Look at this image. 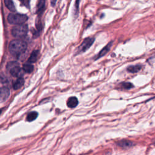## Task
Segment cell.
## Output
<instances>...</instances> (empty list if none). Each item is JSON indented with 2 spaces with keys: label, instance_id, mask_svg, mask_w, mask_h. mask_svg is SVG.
<instances>
[{
  "label": "cell",
  "instance_id": "6da1fadb",
  "mask_svg": "<svg viewBox=\"0 0 155 155\" xmlns=\"http://www.w3.org/2000/svg\"><path fill=\"white\" fill-rule=\"evenodd\" d=\"M27 43L20 40L12 41L9 44V51L10 53L15 56H18L25 53L27 49Z\"/></svg>",
  "mask_w": 155,
  "mask_h": 155
},
{
  "label": "cell",
  "instance_id": "7a4b0ae2",
  "mask_svg": "<svg viewBox=\"0 0 155 155\" xmlns=\"http://www.w3.org/2000/svg\"><path fill=\"white\" fill-rule=\"evenodd\" d=\"M7 70L10 74L14 77H22V71L19 64L17 61H11L7 63L6 66Z\"/></svg>",
  "mask_w": 155,
  "mask_h": 155
},
{
  "label": "cell",
  "instance_id": "3957f363",
  "mask_svg": "<svg viewBox=\"0 0 155 155\" xmlns=\"http://www.w3.org/2000/svg\"><path fill=\"white\" fill-rule=\"evenodd\" d=\"M28 19V17L24 14H10L9 15L7 19L11 25H22L25 23Z\"/></svg>",
  "mask_w": 155,
  "mask_h": 155
},
{
  "label": "cell",
  "instance_id": "277c9868",
  "mask_svg": "<svg viewBox=\"0 0 155 155\" xmlns=\"http://www.w3.org/2000/svg\"><path fill=\"white\" fill-rule=\"evenodd\" d=\"M28 26L26 25H18L12 29V35L15 38H22L25 37L28 32Z\"/></svg>",
  "mask_w": 155,
  "mask_h": 155
},
{
  "label": "cell",
  "instance_id": "5b68a950",
  "mask_svg": "<svg viewBox=\"0 0 155 155\" xmlns=\"http://www.w3.org/2000/svg\"><path fill=\"white\" fill-rule=\"evenodd\" d=\"M94 41V39L93 38H87L85 39L79 47V52L82 53L87 51L92 45Z\"/></svg>",
  "mask_w": 155,
  "mask_h": 155
},
{
  "label": "cell",
  "instance_id": "8992f818",
  "mask_svg": "<svg viewBox=\"0 0 155 155\" xmlns=\"http://www.w3.org/2000/svg\"><path fill=\"white\" fill-rule=\"evenodd\" d=\"M10 89L7 87L0 88V103L5 102L10 96Z\"/></svg>",
  "mask_w": 155,
  "mask_h": 155
},
{
  "label": "cell",
  "instance_id": "52a82bcc",
  "mask_svg": "<svg viewBox=\"0 0 155 155\" xmlns=\"http://www.w3.org/2000/svg\"><path fill=\"white\" fill-rule=\"evenodd\" d=\"M112 43H113V42H110V43H109L108 44H107L106 46H105V47H104V48L100 51V52L99 53V54H98V55L97 56V57L96 59H99V58L104 56L105 55H106L107 53H108V52H109L110 48H111L112 45Z\"/></svg>",
  "mask_w": 155,
  "mask_h": 155
},
{
  "label": "cell",
  "instance_id": "ba28073f",
  "mask_svg": "<svg viewBox=\"0 0 155 155\" xmlns=\"http://www.w3.org/2000/svg\"><path fill=\"white\" fill-rule=\"evenodd\" d=\"M45 0H39L38 3L37 4V13L38 15H42L43 12L45 10Z\"/></svg>",
  "mask_w": 155,
  "mask_h": 155
},
{
  "label": "cell",
  "instance_id": "9c48e42d",
  "mask_svg": "<svg viewBox=\"0 0 155 155\" xmlns=\"http://www.w3.org/2000/svg\"><path fill=\"white\" fill-rule=\"evenodd\" d=\"M117 144L118 146L121 147L123 148H129L133 146L134 143L132 141H129L127 140H123L117 142Z\"/></svg>",
  "mask_w": 155,
  "mask_h": 155
},
{
  "label": "cell",
  "instance_id": "30bf717a",
  "mask_svg": "<svg viewBox=\"0 0 155 155\" xmlns=\"http://www.w3.org/2000/svg\"><path fill=\"white\" fill-rule=\"evenodd\" d=\"M25 84V79L22 77H19L14 83L13 87L14 90H18L19 89Z\"/></svg>",
  "mask_w": 155,
  "mask_h": 155
},
{
  "label": "cell",
  "instance_id": "8fae6325",
  "mask_svg": "<svg viewBox=\"0 0 155 155\" xmlns=\"http://www.w3.org/2000/svg\"><path fill=\"white\" fill-rule=\"evenodd\" d=\"M78 104V100L76 97L70 98L67 102V105L70 108H75Z\"/></svg>",
  "mask_w": 155,
  "mask_h": 155
},
{
  "label": "cell",
  "instance_id": "7c38bea8",
  "mask_svg": "<svg viewBox=\"0 0 155 155\" xmlns=\"http://www.w3.org/2000/svg\"><path fill=\"white\" fill-rule=\"evenodd\" d=\"M39 55V51L38 50H34L29 56L28 59V63H34L37 60V58Z\"/></svg>",
  "mask_w": 155,
  "mask_h": 155
},
{
  "label": "cell",
  "instance_id": "4fadbf2b",
  "mask_svg": "<svg viewBox=\"0 0 155 155\" xmlns=\"http://www.w3.org/2000/svg\"><path fill=\"white\" fill-rule=\"evenodd\" d=\"M4 3L7 8L12 12H15L16 11V9L13 2V0H4Z\"/></svg>",
  "mask_w": 155,
  "mask_h": 155
},
{
  "label": "cell",
  "instance_id": "5bb4252c",
  "mask_svg": "<svg viewBox=\"0 0 155 155\" xmlns=\"http://www.w3.org/2000/svg\"><path fill=\"white\" fill-rule=\"evenodd\" d=\"M141 65H135V66H129L127 68V71L130 73H137L141 69Z\"/></svg>",
  "mask_w": 155,
  "mask_h": 155
},
{
  "label": "cell",
  "instance_id": "9a60e30c",
  "mask_svg": "<svg viewBox=\"0 0 155 155\" xmlns=\"http://www.w3.org/2000/svg\"><path fill=\"white\" fill-rule=\"evenodd\" d=\"M38 113L36 112H31L30 113L27 117V120L29 121V122H32V121H33L34 120H35L38 117Z\"/></svg>",
  "mask_w": 155,
  "mask_h": 155
},
{
  "label": "cell",
  "instance_id": "2e32d148",
  "mask_svg": "<svg viewBox=\"0 0 155 155\" xmlns=\"http://www.w3.org/2000/svg\"><path fill=\"white\" fill-rule=\"evenodd\" d=\"M22 70L27 74H30L33 71V66L29 64H24L22 66Z\"/></svg>",
  "mask_w": 155,
  "mask_h": 155
},
{
  "label": "cell",
  "instance_id": "e0dca14e",
  "mask_svg": "<svg viewBox=\"0 0 155 155\" xmlns=\"http://www.w3.org/2000/svg\"><path fill=\"white\" fill-rule=\"evenodd\" d=\"M120 86L121 89H126V90H128L130 89L133 87V85L132 84V83L130 82H122L120 84Z\"/></svg>",
  "mask_w": 155,
  "mask_h": 155
},
{
  "label": "cell",
  "instance_id": "ac0fdd59",
  "mask_svg": "<svg viewBox=\"0 0 155 155\" xmlns=\"http://www.w3.org/2000/svg\"><path fill=\"white\" fill-rule=\"evenodd\" d=\"M21 4L27 7H29V4H30V0H20Z\"/></svg>",
  "mask_w": 155,
  "mask_h": 155
},
{
  "label": "cell",
  "instance_id": "d6986e66",
  "mask_svg": "<svg viewBox=\"0 0 155 155\" xmlns=\"http://www.w3.org/2000/svg\"><path fill=\"white\" fill-rule=\"evenodd\" d=\"M80 2V0H76V3H75V5H76V8L78 9L79 7V4Z\"/></svg>",
  "mask_w": 155,
  "mask_h": 155
},
{
  "label": "cell",
  "instance_id": "ffe728a7",
  "mask_svg": "<svg viewBox=\"0 0 155 155\" xmlns=\"http://www.w3.org/2000/svg\"><path fill=\"white\" fill-rule=\"evenodd\" d=\"M57 0H50V2H51V4L52 6H54L56 4V2Z\"/></svg>",
  "mask_w": 155,
  "mask_h": 155
},
{
  "label": "cell",
  "instance_id": "44dd1931",
  "mask_svg": "<svg viewBox=\"0 0 155 155\" xmlns=\"http://www.w3.org/2000/svg\"><path fill=\"white\" fill-rule=\"evenodd\" d=\"M1 112H2V110H1V109H0V115H1Z\"/></svg>",
  "mask_w": 155,
  "mask_h": 155
},
{
  "label": "cell",
  "instance_id": "7402d4cb",
  "mask_svg": "<svg viewBox=\"0 0 155 155\" xmlns=\"http://www.w3.org/2000/svg\"><path fill=\"white\" fill-rule=\"evenodd\" d=\"M154 144H155V143H154Z\"/></svg>",
  "mask_w": 155,
  "mask_h": 155
}]
</instances>
